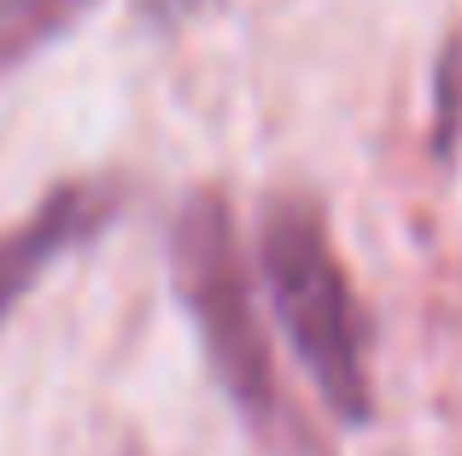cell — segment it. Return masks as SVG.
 Returning a JSON list of instances; mask_svg holds the SVG:
<instances>
[{
  "label": "cell",
  "instance_id": "cell-1",
  "mask_svg": "<svg viewBox=\"0 0 462 456\" xmlns=\"http://www.w3.org/2000/svg\"><path fill=\"white\" fill-rule=\"evenodd\" d=\"M170 263H176V287L188 298V316L199 328L205 363L223 380L228 404L246 415V427L282 456H316L299 410L287 404L282 375H275L270 340L258 322V298H252L246 263H240L235 217L217 194H199L181 205L176 234H170Z\"/></svg>",
  "mask_w": 462,
  "mask_h": 456
},
{
  "label": "cell",
  "instance_id": "cell-2",
  "mask_svg": "<svg viewBox=\"0 0 462 456\" xmlns=\"http://www.w3.org/2000/svg\"><path fill=\"white\" fill-rule=\"evenodd\" d=\"M258 269L316 398L339 422H363L369 415V328H363L346 263L305 199H270L258 223Z\"/></svg>",
  "mask_w": 462,
  "mask_h": 456
},
{
  "label": "cell",
  "instance_id": "cell-3",
  "mask_svg": "<svg viewBox=\"0 0 462 456\" xmlns=\"http://www.w3.org/2000/svg\"><path fill=\"white\" fill-rule=\"evenodd\" d=\"M106 217H112V187L70 182V187H59V194H47L23 223H12L6 234H0V322H6L12 305H18L70 246H82Z\"/></svg>",
  "mask_w": 462,
  "mask_h": 456
},
{
  "label": "cell",
  "instance_id": "cell-4",
  "mask_svg": "<svg viewBox=\"0 0 462 456\" xmlns=\"http://www.w3.org/2000/svg\"><path fill=\"white\" fill-rule=\"evenodd\" d=\"M94 0H0V77L18 70L30 53H42L59 30L88 12Z\"/></svg>",
  "mask_w": 462,
  "mask_h": 456
},
{
  "label": "cell",
  "instance_id": "cell-5",
  "mask_svg": "<svg viewBox=\"0 0 462 456\" xmlns=\"http://www.w3.org/2000/svg\"><path fill=\"white\" fill-rule=\"evenodd\" d=\"M457 129H462V30L451 35L439 77H433V141H439V152L457 147Z\"/></svg>",
  "mask_w": 462,
  "mask_h": 456
}]
</instances>
